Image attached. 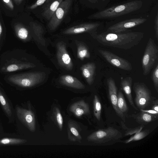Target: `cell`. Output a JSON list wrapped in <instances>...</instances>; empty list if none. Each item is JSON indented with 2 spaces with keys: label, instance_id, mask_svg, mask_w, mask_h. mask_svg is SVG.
<instances>
[{
  "label": "cell",
  "instance_id": "9",
  "mask_svg": "<svg viewBox=\"0 0 158 158\" xmlns=\"http://www.w3.org/2000/svg\"><path fill=\"white\" fill-rule=\"evenodd\" d=\"M145 18H137L123 20L113 25L107 29V31L113 33L123 32L129 28L136 27L146 21Z\"/></svg>",
  "mask_w": 158,
  "mask_h": 158
},
{
  "label": "cell",
  "instance_id": "14",
  "mask_svg": "<svg viewBox=\"0 0 158 158\" xmlns=\"http://www.w3.org/2000/svg\"><path fill=\"white\" fill-rule=\"evenodd\" d=\"M64 0H47L44 4L42 15L49 20L58 6Z\"/></svg>",
  "mask_w": 158,
  "mask_h": 158
},
{
  "label": "cell",
  "instance_id": "15",
  "mask_svg": "<svg viewBox=\"0 0 158 158\" xmlns=\"http://www.w3.org/2000/svg\"><path fill=\"white\" fill-rule=\"evenodd\" d=\"M69 110L78 117L89 114L90 112L88 104L84 100H81L73 104L70 106Z\"/></svg>",
  "mask_w": 158,
  "mask_h": 158
},
{
  "label": "cell",
  "instance_id": "1",
  "mask_svg": "<svg viewBox=\"0 0 158 158\" xmlns=\"http://www.w3.org/2000/svg\"><path fill=\"white\" fill-rule=\"evenodd\" d=\"M98 42L105 46L127 50L138 45L143 39L144 34L140 32L113 33L106 32L91 34Z\"/></svg>",
  "mask_w": 158,
  "mask_h": 158
},
{
  "label": "cell",
  "instance_id": "23",
  "mask_svg": "<svg viewBox=\"0 0 158 158\" xmlns=\"http://www.w3.org/2000/svg\"><path fill=\"white\" fill-rule=\"evenodd\" d=\"M14 28L16 34L19 38L23 40L27 39L29 32L24 26L20 24H17L15 25Z\"/></svg>",
  "mask_w": 158,
  "mask_h": 158
},
{
  "label": "cell",
  "instance_id": "29",
  "mask_svg": "<svg viewBox=\"0 0 158 158\" xmlns=\"http://www.w3.org/2000/svg\"><path fill=\"white\" fill-rule=\"evenodd\" d=\"M68 127L70 134H72L73 137L74 138V140L77 139L80 140L82 138L75 124L73 122L70 121L68 123Z\"/></svg>",
  "mask_w": 158,
  "mask_h": 158
},
{
  "label": "cell",
  "instance_id": "12",
  "mask_svg": "<svg viewBox=\"0 0 158 158\" xmlns=\"http://www.w3.org/2000/svg\"><path fill=\"white\" fill-rule=\"evenodd\" d=\"M100 25L99 23H82L69 27L64 30L63 33L72 35L89 32L91 34L95 32Z\"/></svg>",
  "mask_w": 158,
  "mask_h": 158
},
{
  "label": "cell",
  "instance_id": "37",
  "mask_svg": "<svg viewBox=\"0 0 158 158\" xmlns=\"http://www.w3.org/2000/svg\"><path fill=\"white\" fill-rule=\"evenodd\" d=\"M141 111L147 112L149 114H158V112L153 110H145L144 109H140Z\"/></svg>",
  "mask_w": 158,
  "mask_h": 158
},
{
  "label": "cell",
  "instance_id": "36",
  "mask_svg": "<svg viewBox=\"0 0 158 158\" xmlns=\"http://www.w3.org/2000/svg\"><path fill=\"white\" fill-rule=\"evenodd\" d=\"M154 101L152 104V110L158 112V100L156 99Z\"/></svg>",
  "mask_w": 158,
  "mask_h": 158
},
{
  "label": "cell",
  "instance_id": "21",
  "mask_svg": "<svg viewBox=\"0 0 158 158\" xmlns=\"http://www.w3.org/2000/svg\"><path fill=\"white\" fill-rule=\"evenodd\" d=\"M35 66L34 64L31 63L14 64L7 66L6 68V70L7 72H12L25 69L33 68Z\"/></svg>",
  "mask_w": 158,
  "mask_h": 158
},
{
  "label": "cell",
  "instance_id": "24",
  "mask_svg": "<svg viewBox=\"0 0 158 158\" xmlns=\"http://www.w3.org/2000/svg\"><path fill=\"white\" fill-rule=\"evenodd\" d=\"M117 106L119 111L123 114L128 110L124 96L120 91H119L118 94Z\"/></svg>",
  "mask_w": 158,
  "mask_h": 158
},
{
  "label": "cell",
  "instance_id": "22",
  "mask_svg": "<svg viewBox=\"0 0 158 158\" xmlns=\"http://www.w3.org/2000/svg\"><path fill=\"white\" fill-rule=\"evenodd\" d=\"M76 44L77 58L82 60L85 58H89L90 57V53L87 47L83 44L78 42Z\"/></svg>",
  "mask_w": 158,
  "mask_h": 158
},
{
  "label": "cell",
  "instance_id": "8",
  "mask_svg": "<svg viewBox=\"0 0 158 158\" xmlns=\"http://www.w3.org/2000/svg\"><path fill=\"white\" fill-rule=\"evenodd\" d=\"M98 51L102 56L113 66L125 70H132V65L128 60L107 50L99 49Z\"/></svg>",
  "mask_w": 158,
  "mask_h": 158
},
{
  "label": "cell",
  "instance_id": "30",
  "mask_svg": "<svg viewBox=\"0 0 158 158\" xmlns=\"http://www.w3.org/2000/svg\"><path fill=\"white\" fill-rule=\"evenodd\" d=\"M53 113L55 120L57 123L60 130L62 129L63 121L60 111L58 108L54 107Z\"/></svg>",
  "mask_w": 158,
  "mask_h": 158
},
{
  "label": "cell",
  "instance_id": "27",
  "mask_svg": "<svg viewBox=\"0 0 158 158\" xmlns=\"http://www.w3.org/2000/svg\"><path fill=\"white\" fill-rule=\"evenodd\" d=\"M27 140L24 139L5 138L0 140V145H11L22 144L25 143Z\"/></svg>",
  "mask_w": 158,
  "mask_h": 158
},
{
  "label": "cell",
  "instance_id": "2",
  "mask_svg": "<svg viewBox=\"0 0 158 158\" xmlns=\"http://www.w3.org/2000/svg\"><path fill=\"white\" fill-rule=\"evenodd\" d=\"M140 0H135L113 6L96 13L89 18L93 19L111 18L128 14L139 10L142 7Z\"/></svg>",
  "mask_w": 158,
  "mask_h": 158
},
{
  "label": "cell",
  "instance_id": "32",
  "mask_svg": "<svg viewBox=\"0 0 158 158\" xmlns=\"http://www.w3.org/2000/svg\"><path fill=\"white\" fill-rule=\"evenodd\" d=\"M143 127L140 126L138 127L133 129H130L128 130H127L126 133L125 135L127 136L131 135L134 134H135L138 132H139L141 131Z\"/></svg>",
  "mask_w": 158,
  "mask_h": 158
},
{
  "label": "cell",
  "instance_id": "17",
  "mask_svg": "<svg viewBox=\"0 0 158 158\" xmlns=\"http://www.w3.org/2000/svg\"><path fill=\"white\" fill-rule=\"evenodd\" d=\"M96 69V65L93 62H89L82 65L81 67L82 74L87 83L89 85L93 83Z\"/></svg>",
  "mask_w": 158,
  "mask_h": 158
},
{
  "label": "cell",
  "instance_id": "26",
  "mask_svg": "<svg viewBox=\"0 0 158 158\" xmlns=\"http://www.w3.org/2000/svg\"><path fill=\"white\" fill-rule=\"evenodd\" d=\"M0 103L7 115L10 117L11 116L12 112L11 108L7 100L0 91Z\"/></svg>",
  "mask_w": 158,
  "mask_h": 158
},
{
  "label": "cell",
  "instance_id": "34",
  "mask_svg": "<svg viewBox=\"0 0 158 158\" xmlns=\"http://www.w3.org/2000/svg\"><path fill=\"white\" fill-rule=\"evenodd\" d=\"M154 28L155 31V35L157 39L158 38V14L157 13L155 20Z\"/></svg>",
  "mask_w": 158,
  "mask_h": 158
},
{
  "label": "cell",
  "instance_id": "28",
  "mask_svg": "<svg viewBox=\"0 0 158 158\" xmlns=\"http://www.w3.org/2000/svg\"><path fill=\"white\" fill-rule=\"evenodd\" d=\"M149 133V132L148 131H140L135 133L134 135L126 140L125 141V143H127L131 142L141 140L146 136Z\"/></svg>",
  "mask_w": 158,
  "mask_h": 158
},
{
  "label": "cell",
  "instance_id": "38",
  "mask_svg": "<svg viewBox=\"0 0 158 158\" xmlns=\"http://www.w3.org/2000/svg\"><path fill=\"white\" fill-rule=\"evenodd\" d=\"M23 0H14L16 4L18 5H19Z\"/></svg>",
  "mask_w": 158,
  "mask_h": 158
},
{
  "label": "cell",
  "instance_id": "7",
  "mask_svg": "<svg viewBox=\"0 0 158 158\" xmlns=\"http://www.w3.org/2000/svg\"><path fill=\"white\" fill-rule=\"evenodd\" d=\"M72 0H64L55 12L48 23V27L51 31L55 30L60 25L69 11Z\"/></svg>",
  "mask_w": 158,
  "mask_h": 158
},
{
  "label": "cell",
  "instance_id": "4",
  "mask_svg": "<svg viewBox=\"0 0 158 158\" xmlns=\"http://www.w3.org/2000/svg\"><path fill=\"white\" fill-rule=\"evenodd\" d=\"M158 57V46L154 40L150 38L145 48L142 61L143 74L144 75H147L149 73L157 60Z\"/></svg>",
  "mask_w": 158,
  "mask_h": 158
},
{
  "label": "cell",
  "instance_id": "16",
  "mask_svg": "<svg viewBox=\"0 0 158 158\" xmlns=\"http://www.w3.org/2000/svg\"><path fill=\"white\" fill-rule=\"evenodd\" d=\"M59 81L62 85L77 89H82L85 88L84 85L78 79L69 75L61 76Z\"/></svg>",
  "mask_w": 158,
  "mask_h": 158
},
{
  "label": "cell",
  "instance_id": "39",
  "mask_svg": "<svg viewBox=\"0 0 158 158\" xmlns=\"http://www.w3.org/2000/svg\"><path fill=\"white\" fill-rule=\"evenodd\" d=\"M2 31V28L1 24L0 22V37L1 36Z\"/></svg>",
  "mask_w": 158,
  "mask_h": 158
},
{
  "label": "cell",
  "instance_id": "5",
  "mask_svg": "<svg viewBox=\"0 0 158 158\" xmlns=\"http://www.w3.org/2000/svg\"><path fill=\"white\" fill-rule=\"evenodd\" d=\"M133 88L135 95V102L138 109H144L152 104L154 101L151 92L144 83L135 82Z\"/></svg>",
  "mask_w": 158,
  "mask_h": 158
},
{
  "label": "cell",
  "instance_id": "40",
  "mask_svg": "<svg viewBox=\"0 0 158 158\" xmlns=\"http://www.w3.org/2000/svg\"><path fill=\"white\" fill-rule=\"evenodd\" d=\"M88 0L90 2H92V0Z\"/></svg>",
  "mask_w": 158,
  "mask_h": 158
},
{
  "label": "cell",
  "instance_id": "3",
  "mask_svg": "<svg viewBox=\"0 0 158 158\" xmlns=\"http://www.w3.org/2000/svg\"><path fill=\"white\" fill-rule=\"evenodd\" d=\"M44 72L37 71L16 74L10 76L9 81L12 83L24 87H30L44 81Z\"/></svg>",
  "mask_w": 158,
  "mask_h": 158
},
{
  "label": "cell",
  "instance_id": "19",
  "mask_svg": "<svg viewBox=\"0 0 158 158\" xmlns=\"http://www.w3.org/2000/svg\"><path fill=\"white\" fill-rule=\"evenodd\" d=\"M158 116V114H151L141 111V113L134 117L138 123L146 124L157 119Z\"/></svg>",
  "mask_w": 158,
  "mask_h": 158
},
{
  "label": "cell",
  "instance_id": "13",
  "mask_svg": "<svg viewBox=\"0 0 158 158\" xmlns=\"http://www.w3.org/2000/svg\"><path fill=\"white\" fill-rule=\"evenodd\" d=\"M109 97L113 107L118 115L123 118V114L119 110L117 106L118 95L117 87L114 80L112 77L107 80Z\"/></svg>",
  "mask_w": 158,
  "mask_h": 158
},
{
  "label": "cell",
  "instance_id": "10",
  "mask_svg": "<svg viewBox=\"0 0 158 158\" xmlns=\"http://www.w3.org/2000/svg\"><path fill=\"white\" fill-rule=\"evenodd\" d=\"M56 46V57L59 64L66 69L71 70L73 64L66 50L65 44L63 41L59 42Z\"/></svg>",
  "mask_w": 158,
  "mask_h": 158
},
{
  "label": "cell",
  "instance_id": "20",
  "mask_svg": "<svg viewBox=\"0 0 158 158\" xmlns=\"http://www.w3.org/2000/svg\"><path fill=\"white\" fill-rule=\"evenodd\" d=\"M30 26L37 40L43 46L45 45V40L43 37L44 32L42 27L35 22L30 23Z\"/></svg>",
  "mask_w": 158,
  "mask_h": 158
},
{
  "label": "cell",
  "instance_id": "33",
  "mask_svg": "<svg viewBox=\"0 0 158 158\" xmlns=\"http://www.w3.org/2000/svg\"><path fill=\"white\" fill-rule=\"evenodd\" d=\"M47 0H37L34 3L29 6L28 8L31 10L35 9L38 6L44 4Z\"/></svg>",
  "mask_w": 158,
  "mask_h": 158
},
{
  "label": "cell",
  "instance_id": "11",
  "mask_svg": "<svg viewBox=\"0 0 158 158\" xmlns=\"http://www.w3.org/2000/svg\"><path fill=\"white\" fill-rule=\"evenodd\" d=\"M16 112L19 119L31 131H35V118L34 113L30 110L19 107H17Z\"/></svg>",
  "mask_w": 158,
  "mask_h": 158
},
{
  "label": "cell",
  "instance_id": "35",
  "mask_svg": "<svg viewBox=\"0 0 158 158\" xmlns=\"http://www.w3.org/2000/svg\"><path fill=\"white\" fill-rule=\"evenodd\" d=\"M3 2L10 9L13 10L14 6L12 0H2Z\"/></svg>",
  "mask_w": 158,
  "mask_h": 158
},
{
  "label": "cell",
  "instance_id": "18",
  "mask_svg": "<svg viewBox=\"0 0 158 158\" xmlns=\"http://www.w3.org/2000/svg\"><path fill=\"white\" fill-rule=\"evenodd\" d=\"M132 83V78L130 77H128L123 79L121 81L120 85L130 105L135 109L138 110V109L135 106L133 100L131 90Z\"/></svg>",
  "mask_w": 158,
  "mask_h": 158
},
{
  "label": "cell",
  "instance_id": "31",
  "mask_svg": "<svg viewBox=\"0 0 158 158\" xmlns=\"http://www.w3.org/2000/svg\"><path fill=\"white\" fill-rule=\"evenodd\" d=\"M152 79L155 88L158 92V64H157L152 75Z\"/></svg>",
  "mask_w": 158,
  "mask_h": 158
},
{
  "label": "cell",
  "instance_id": "6",
  "mask_svg": "<svg viewBox=\"0 0 158 158\" xmlns=\"http://www.w3.org/2000/svg\"><path fill=\"white\" fill-rule=\"evenodd\" d=\"M122 133L117 129L109 127L97 131L89 135V141L98 143H102L120 139Z\"/></svg>",
  "mask_w": 158,
  "mask_h": 158
},
{
  "label": "cell",
  "instance_id": "41",
  "mask_svg": "<svg viewBox=\"0 0 158 158\" xmlns=\"http://www.w3.org/2000/svg\"><path fill=\"white\" fill-rule=\"evenodd\" d=\"M103 1H105V0H102Z\"/></svg>",
  "mask_w": 158,
  "mask_h": 158
},
{
  "label": "cell",
  "instance_id": "25",
  "mask_svg": "<svg viewBox=\"0 0 158 158\" xmlns=\"http://www.w3.org/2000/svg\"><path fill=\"white\" fill-rule=\"evenodd\" d=\"M102 110V105L99 99L96 95L94 96V113L96 118L100 120Z\"/></svg>",
  "mask_w": 158,
  "mask_h": 158
}]
</instances>
